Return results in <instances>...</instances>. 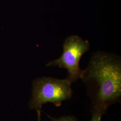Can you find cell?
<instances>
[{
  "instance_id": "2",
  "label": "cell",
  "mask_w": 121,
  "mask_h": 121,
  "mask_svg": "<svg viewBox=\"0 0 121 121\" xmlns=\"http://www.w3.org/2000/svg\"><path fill=\"white\" fill-rule=\"evenodd\" d=\"M71 83L66 78L43 77L36 79L33 82L32 97L29 108L40 110L43 104L47 103L60 107L63 101L70 99L72 96Z\"/></svg>"
},
{
  "instance_id": "5",
  "label": "cell",
  "mask_w": 121,
  "mask_h": 121,
  "mask_svg": "<svg viewBox=\"0 0 121 121\" xmlns=\"http://www.w3.org/2000/svg\"><path fill=\"white\" fill-rule=\"evenodd\" d=\"M47 116L52 121H78L76 117L72 116H61L58 118L51 117L48 115Z\"/></svg>"
},
{
  "instance_id": "3",
  "label": "cell",
  "mask_w": 121,
  "mask_h": 121,
  "mask_svg": "<svg viewBox=\"0 0 121 121\" xmlns=\"http://www.w3.org/2000/svg\"><path fill=\"white\" fill-rule=\"evenodd\" d=\"M90 48L88 40L82 39L77 35H70L65 39L63 52L60 57L48 63L46 66L58 67L67 71L66 78L71 83L81 78L82 70L79 62L82 55Z\"/></svg>"
},
{
  "instance_id": "6",
  "label": "cell",
  "mask_w": 121,
  "mask_h": 121,
  "mask_svg": "<svg viewBox=\"0 0 121 121\" xmlns=\"http://www.w3.org/2000/svg\"><path fill=\"white\" fill-rule=\"evenodd\" d=\"M38 115V121H41V112L40 110H37Z\"/></svg>"
},
{
  "instance_id": "1",
  "label": "cell",
  "mask_w": 121,
  "mask_h": 121,
  "mask_svg": "<svg viewBox=\"0 0 121 121\" xmlns=\"http://www.w3.org/2000/svg\"><path fill=\"white\" fill-rule=\"evenodd\" d=\"M80 78L86 86L92 109L105 113L109 105L120 102L121 60L118 55L101 51L94 53Z\"/></svg>"
},
{
  "instance_id": "4",
  "label": "cell",
  "mask_w": 121,
  "mask_h": 121,
  "mask_svg": "<svg viewBox=\"0 0 121 121\" xmlns=\"http://www.w3.org/2000/svg\"><path fill=\"white\" fill-rule=\"evenodd\" d=\"M91 112L92 114V118L91 121H100L102 116L105 112L103 111L95 109H91Z\"/></svg>"
}]
</instances>
